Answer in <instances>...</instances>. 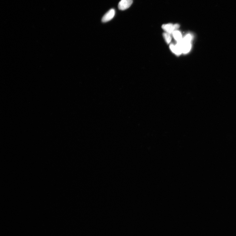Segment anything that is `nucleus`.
Returning <instances> with one entry per match:
<instances>
[{
    "label": "nucleus",
    "mask_w": 236,
    "mask_h": 236,
    "mask_svg": "<svg viewBox=\"0 0 236 236\" xmlns=\"http://www.w3.org/2000/svg\"><path fill=\"white\" fill-rule=\"evenodd\" d=\"M180 25L178 24L173 25L172 24L169 23L167 24L163 25L162 27L164 30L170 34H172L175 30L179 28Z\"/></svg>",
    "instance_id": "1"
},
{
    "label": "nucleus",
    "mask_w": 236,
    "mask_h": 236,
    "mask_svg": "<svg viewBox=\"0 0 236 236\" xmlns=\"http://www.w3.org/2000/svg\"><path fill=\"white\" fill-rule=\"evenodd\" d=\"M133 0H121L118 4V8L121 10H125L131 7Z\"/></svg>",
    "instance_id": "2"
},
{
    "label": "nucleus",
    "mask_w": 236,
    "mask_h": 236,
    "mask_svg": "<svg viewBox=\"0 0 236 236\" xmlns=\"http://www.w3.org/2000/svg\"><path fill=\"white\" fill-rule=\"evenodd\" d=\"M177 43L180 45L182 53L184 54H187L190 51L191 49L192 44L191 43L184 42L182 40Z\"/></svg>",
    "instance_id": "3"
},
{
    "label": "nucleus",
    "mask_w": 236,
    "mask_h": 236,
    "mask_svg": "<svg viewBox=\"0 0 236 236\" xmlns=\"http://www.w3.org/2000/svg\"><path fill=\"white\" fill-rule=\"evenodd\" d=\"M115 15V11L113 9H110L103 16L102 21L103 22H107L113 19Z\"/></svg>",
    "instance_id": "4"
},
{
    "label": "nucleus",
    "mask_w": 236,
    "mask_h": 236,
    "mask_svg": "<svg viewBox=\"0 0 236 236\" xmlns=\"http://www.w3.org/2000/svg\"><path fill=\"white\" fill-rule=\"evenodd\" d=\"M170 48L171 51L176 55H179L182 53L181 47L178 43L175 45L171 44Z\"/></svg>",
    "instance_id": "5"
},
{
    "label": "nucleus",
    "mask_w": 236,
    "mask_h": 236,
    "mask_svg": "<svg viewBox=\"0 0 236 236\" xmlns=\"http://www.w3.org/2000/svg\"><path fill=\"white\" fill-rule=\"evenodd\" d=\"M172 34L174 39L177 41V42H179L182 40L183 39L182 35L179 31L176 30L173 32Z\"/></svg>",
    "instance_id": "6"
},
{
    "label": "nucleus",
    "mask_w": 236,
    "mask_h": 236,
    "mask_svg": "<svg viewBox=\"0 0 236 236\" xmlns=\"http://www.w3.org/2000/svg\"><path fill=\"white\" fill-rule=\"evenodd\" d=\"M193 39V36L192 34H186L184 38L182 39V41L185 43H191Z\"/></svg>",
    "instance_id": "7"
},
{
    "label": "nucleus",
    "mask_w": 236,
    "mask_h": 236,
    "mask_svg": "<svg viewBox=\"0 0 236 236\" xmlns=\"http://www.w3.org/2000/svg\"><path fill=\"white\" fill-rule=\"evenodd\" d=\"M163 36L166 43L168 44L170 43L172 39L170 34L166 32L165 33L163 34Z\"/></svg>",
    "instance_id": "8"
}]
</instances>
